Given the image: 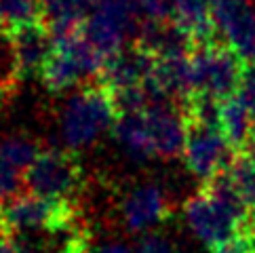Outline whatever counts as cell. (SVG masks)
<instances>
[{
    "label": "cell",
    "mask_w": 255,
    "mask_h": 253,
    "mask_svg": "<svg viewBox=\"0 0 255 253\" xmlns=\"http://www.w3.org/2000/svg\"><path fill=\"white\" fill-rule=\"evenodd\" d=\"M91 253H133L129 247L121 245V243H108V245H102V247H95Z\"/></svg>",
    "instance_id": "cb8c5ba5"
},
{
    "label": "cell",
    "mask_w": 255,
    "mask_h": 253,
    "mask_svg": "<svg viewBox=\"0 0 255 253\" xmlns=\"http://www.w3.org/2000/svg\"><path fill=\"white\" fill-rule=\"evenodd\" d=\"M114 135L121 143V148L135 160H145L154 156L143 112L121 114L114 123Z\"/></svg>",
    "instance_id": "2e32d148"
},
{
    "label": "cell",
    "mask_w": 255,
    "mask_h": 253,
    "mask_svg": "<svg viewBox=\"0 0 255 253\" xmlns=\"http://www.w3.org/2000/svg\"><path fill=\"white\" fill-rule=\"evenodd\" d=\"M2 239H6V237H4V230H2V224H0V241H2Z\"/></svg>",
    "instance_id": "484cf974"
},
{
    "label": "cell",
    "mask_w": 255,
    "mask_h": 253,
    "mask_svg": "<svg viewBox=\"0 0 255 253\" xmlns=\"http://www.w3.org/2000/svg\"><path fill=\"white\" fill-rule=\"evenodd\" d=\"M243 220V213L232 209L230 205L222 203L220 198L205 192V190H200L198 194H194L186 203V222L190 230L211 251L234 239V234L239 232V224Z\"/></svg>",
    "instance_id": "52a82bcc"
},
{
    "label": "cell",
    "mask_w": 255,
    "mask_h": 253,
    "mask_svg": "<svg viewBox=\"0 0 255 253\" xmlns=\"http://www.w3.org/2000/svg\"><path fill=\"white\" fill-rule=\"evenodd\" d=\"M245 63L224 42L194 44L190 53V74H192V95H205L224 102L236 93L241 85Z\"/></svg>",
    "instance_id": "5b68a950"
},
{
    "label": "cell",
    "mask_w": 255,
    "mask_h": 253,
    "mask_svg": "<svg viewBox=\"0 0 255 253\" xmlns=\"http://www.w3.org/2000/svg\"><path fill=\"white\" fill-rule=\"evenodd\" d=\"M135 253H175V249H173V243L160 234H145L139 239Z\"/></svg>",
    "instance_id": "603a6c76"
},
{
    "label": "cell",
    "mask_w": 255,
    "mask_h": 253,
    "mask_svg": "<svg viewBox=\"0 0 255 253\" xmlns=\"http://www.w3.org/2000/svg\"><path fill=\"white\" fill-rule=\"evenodd\" d=\"M169 215L167 194L158 184H141L133 188L123 201V220L131 232H145L165 222Z\"/></svg>",
    "instance_id": "4fadbf2b"
},
{
    "label": "cell",
    "mask_w": 255,
    "mask_h": 253,
    "mask_svg": "<svg viewBox=\"0 0 255 253\" xmlns=\"http://www.w3.org/2000/svg\"><path fill=\"white\" fill-rule=\"evenodd\" d=\"M74 201H57L36 194H21L0 205V224L4 237L30 232H59L76 226Z\"/></svg>",
    "instance_id": "277c9868"
},
{
    "label": "cell",
    "mask_w": 255,
    "mask_h": 253,
    "mask_svg": "<svg viewBox=\"0 0 255 253\" xmlns=\"http://www.w3.org/2000/svg\"><path fill=\"white\" fill-rule=\"evenodd\" d=\"M234 190L247 205V209H255V158L245 152H236V156L226 169Z\"/></svg>",
    "instance_id": "d6986e66"
},
{
    "label": "cell",
    "mask_w": 255,
    "mask_h": 253,
    "mask_svg": "<svg viewBox=\"0 0 255 253\" xmlns=\"http://www.w3.org/2000/svg\"><path fill=\"white\" fill-rule=\"evenodd\" d=\"M253 126H255L253 116L247 110V106L239 99V95L234 93L226 97L222 102V131L236 152H241L245 143L249 141Z\"/></svg>",
    "instance_id": "e0dca14e"
},
{
    "label": "cell",
    "mask_w": 255,
    "mask_h": 253,
    "mask_svg": "<svg viewBox=\"0 0 255 253\" xmlns=\"http://www.w3.org/2000/svg\"><path fill=\"white\" fill-rule=\"evenodd\" d=\"M236 95H239L241 102L247 106V110L253 116V123H255V66H245L243 72V78H241V85L236 89Z\"/></svg>",
    "instance_id": "7402d4cb"
},
{
    "label": "cell",
    "mask_w": 255,
    "mask_h": 253,
    "mask_svg": "<svg viewBox=\"0 0 255 253\" xmlns=\"http://www.w3.org/2000/svg\"><path fill=\"white\" fill-rule=\"evenodd\" d=\"M2 57L11 59V42H8V34L0 30V59Z\"/></svg>",
    "instance_id": "d4e9b609"
},
{
    "label": "cell",
    "mask_w": 255,
    "mask_h": 253,
    "mask_svg": "<svg viewBox=\"0 0 255 253\" xmlns=\"http://www.w3.org/2000/svg\"><path fill=\"white\" fill-rule=\"evenodd\" d=\"M32 23H40V0H0V30L4 34Z\"/></svg>",
    "instance_id": "ac0fdd59"
},
{
    "label": "cell",
    "mask_w": 255,
    "mask_h": 253,
    "mask_svg": "<svg viewBox=\"0 0 255 253\" xmlns=\"http://www.w3.org/2000/svg\"><path fill=\"white\" fill-rule=\"evenodd\" d=\"M118 119L112 95L99 83L87 85L68 99L61 112V139L70 150L89 148Z\"/></svg>",
    "instance_id": "6da1fadb"
},
{
    "label": "cell",
    "mask_w": 255,
    "mask_h": 253,
    "mask_svg": "<svg viewBox=\"0 0 255 253\" xmlns=\"http://www.w3.org/2000/svg\"><path fill=\"white\" fill-rule=\"evenodd\" d=\"M8 42H11V63L17 80L23 83L25 78L40 74L53 49V36L44 30V25H25V28L8 34Z\"/></svg>",
    "instance_id": "7c38bea8"
},
{
    "label": "cell",
    "mask_w": 255,
    "mask_h": 253,
    "mask_svg": "<svg viewBox=\"0 0 255 253\" xmlns=\"http://www.w3.org/2000/svg\"><path fill=\"white\" fill-rule=\"evenodd\" d=\"M23 184L30 194L74 201L83 188V165L74 150H42L34 165L25 171Z\"/></svg>",
    "instance_id": "8992f818"
},
{
    "label": "cell",
    "mask_w": 255,
    "mask_h": 253,
    "mask_svg": "<svg viewBox=\"0 0 255 253\" xmlns=\"http://www.w3.org/2000/svg\"><path fill=\"white\" fill-rule=\"evenodd\" d=\"M154 66H156V57L143 47H139L137 42H133V44H127L116 55L106 59L97 83L104 89H108L110 93L131 89V87H143L152 76Z\"/></svg>",
    "instance_id": "8fae6325"
},
{
    "label": "cell",
    "mask_w": 255,
    "mask_h": 253,
    "mask_svg": "<svg viewBox=\"0 0 255 253\" xmlns=\"http://www.w3.org/2000/svg\"><path fill=\"white\" fill-rule=\"evenodd\" d=\"M106 57L91 44L83 32L53 38V49L40 70V80L47 91L61 93L85 80L97 78L104 70Z\"/></svg>",
    "instance_id": "7a4b0ae2"
},
{
    "label": "cell",
    "mask_w": 255,
    "mask_h": 253,
    "mask_svg": "<svg viewBox=\"0 0 255 253\" xmlns=\"http://www.w3.org/2000/svg\"><path fill=\"white\" fill-rule=\"evenodd\" d=\"M213 25L224 44L245 63H255V8L249 0H215Z\"/></svg>",
    "instance_id": "9c48e42d"
},
{
    "label": "cell",
    "mask_w": 255,
    "mask_h": 253,
    "mask_svg": "<svg viewBox=\"0 0 255 253\" xmlns=\"http://www.w3.org/2000/svg\"><path fill=\"white\" fill-rule=\"evenodd\" d=\"M141 25L137 0H95L80 32L108 59L123 51L129 40H137Z\"/></svg>",
    "instance_id": "3957f363"
},
{
    "label": "cell",
    "mask_w": 255,
    "mask_h": 253,
    "mask_svg": "<svg viewBox=\"0 0 255 253\" xmlns=\"http://www.w3.org/2000/svg\"><path fill=\"white\" fill-rule=\"evenodd\" d=\"M95 0H40V23L53 38L80 32Z\"/></svg>",
    "instance_id": "5bb4252c"
},
{
    "label": "cell",
    "mask_w": 255,
    "mask_h": 253,
    "mask_svg": "<svg viewBox=\"0 0 255 253\" xmlns=\"http://www.w3.org/2000/svg\"><path fill=\"white\" fill-rule=\"evenodd\" d=\"M181 156L186 160V167L205 184L228 169L236 156V150L228 141L222 126L188 125L186 148Z\"/></svg>",
    "instance_id": "ba28073f"
},
{
    "label": "cell",
    "mask_w": 255,
    "mask_h": 253,
    "mask_svg": "<svg viewBox=\"0 0 255 253\" xmlns=\"http://www.w3.org/2000/svg\"><path fill=\"white\" fill-rule=\"evenodd\" d=\"M40 146L34 139L25 137V135H11L0 143V154H2L11 165L19 171H28L36 158L40 156Z\"/></svg>",
    "instance_id": "ffe728a7"
},
{
    "label": "cell",
    "mask_w": 255,
    "mask_h": 253,
    "mask_svg": "<svg viewBox=\"0 0 255 253\" xmlns=\"http://www.w3.org/2000/svg\"><path fill=\"white\" fill-rule=\"evenodd\" d=\"M143 119H145V126H148L154 156L175 158L184 154L188 125L181 106L169 102L152 104L150 108L143 110Z\"/></svg>",
    "instance_id": "30bf717a"
},
{
    "label": "cell",
    "mask_w": 255,
    "mask_h": 253,
    "mask_svg": "<svg viewBox=\"0 0 255 253\" xmlns=\"http://www.w3.org/2000/svg\"><path fill=\"white\" fill-rule=\"evenodd\" d=\"M215 0H175V21L192 36L194 44L222 42L213 25Z\"/></svg>",
    "instance_id": "9a60e30c"
},
{
    "label": "cell",
    "mask_w": 255,
    "mask_h": 253,
    "mask_svg": "<svg viewBox=\"0 0 255 253\" xmlns=\"http://www.w3.org/2000/svg\"><path fill=\"white\" fill-rule=\"evenodd\" d=\"M21 188H23V177L19 175V171L0 154V205L21 196Z\"/></svg>",
    "instance_id": "44dd1931"
}]
</instances>
